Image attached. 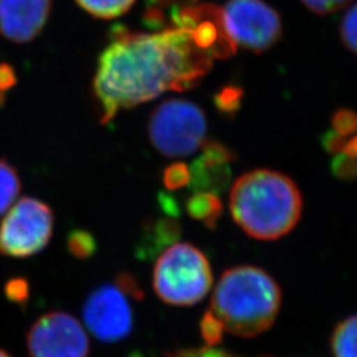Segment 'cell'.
Returning <instances> with one entry per match:
<instances>
[{
	"label": "cell",
	"instance_id": "obj_1",
	"mask_svg": "<svg viewBox=\"0 0 357 357\" xmlns=\"http://www.w3.org/2000/svg\"><path fill=\"white\" fill-rule=\"evenodd\" d=\"M212 60L184 28L171 26L143 33L114 26L93 82L101 123L166 91L197 86L211 70Z\"/></svg>",
	"mask_w": 357,
	"mask_h": 357
},
{
	"label": "cell",
	"instance_id": "obj_2",
	"mask_svg": "<svg viewBox=\"0 0 357 357\" xmlns=\"http://www.w3.org/2000/svg\"><path fill=\"white\" fill-rule=\"evenodd\" d=\"M234 222L250 237L274 241L298 225L303 197L287 175L273 169H255L237 178L229 197Z\"/></svg>",
	"mask_w": 357,
	"mask_h": 357
},
{
	"label": "cell",
	"instance_id": "obj_3",
	"mask_svg": "<svg viewBox=\"0 0 357 357\" xmlns=\"http://www.w3.org/2000/svg\"><path fill=\"white\" fill-rule=\"evenodd\" d=\"M282 305L281 287L262 268L243 265L227 270L211 301V311L230 332L255 337L274 324Z\"/></svg>",
	"mask_w": 357,
	"mask_h": 357
},
{
	"label": "cell",
	"instance_id": "obj_4",
	"mask_svg": "<svg viewBox=\"0 0 357 357\" xmlns=\"http://www.w3.org/2000/svg\"><path fill=\"white\" fill-rule=\"evenodd\" d=\"M153 290L167 305L193 306L203 301L213 284L211 264L191 243L171 245L153 268Z\"/></svg>",
	"mask_w": 357,
	"mask_h": 357
},
{
	"label": "cell",
	"instance_id": "obj_5",
	"mask_svg": "<svg viewBox=\"0 0 357 357\" xmlns=\"http://www.w3.org/2000/svg\"><path fill=\"white\" fill-rule=\"evenodd\" d=\"M149 135L153 147L168 158L190 156L206 139L204 112L185 100H167L150 116Z\"/></svg>",
	"mask_w": 357,
	"mask_h": 357
},
{
	"label": "cell",
	"instance_id": "obj_6",
	"mask_svg": "<svg viewBox=\"0 0 357 357\" xmlns=\"http://www.w3.org/2000/svg\"><path fill=\"white\" fill-rule=\"evenodd\" d=\"M54 217L50 205L20 199L0 224V253L13 258L38 255L51 241Z\"/></svg>",
	"mask_w": 357,
	"mask_h": 357
},
{
	"label": "cell",
	"instance_id": "obj_7",
	"mask_svg": "<svg viewBox=\"0 0 357 357\" xmlns=\"http://www.w3.org/2000/svg\"><path fill=\"white\" fill-rule=\"evenodd\" d=\"M222 16L233 43L255 53L273 48L283 32L280 13L264 0H229Z\"/></svg>",
	"mask_w": 357,
	"mask_h": 357
},
{
	"label": "cell",
	"instance_id": "obj_8",
	"mask_svg": "<svg viewBox=\"0 0 357 357\" xmlns=\"http://www.w3.org/2000/svg\"><path fill=\"white\" fill-rule=\"evenodd\" d=\"M31 357H88L89 337L78 320L64 311L40 317L26 335Z\"/></svg>",
	"mask_w": 357,
	"mask_h": 357
},
{
	"label": "cell",
	"instance_id": "obj_9",
	"mask_svg": "<svg viewBox=\"0 0 357 357\" xmlns=\"http://www.w3.org/2000/svg\"><path fill=\"white\" fill-rule=\"evenodd\" d=\"M172 26L190 32L195 43L212 56L228 59L236 52V44L229 36L222 10L209 3L185 0L171 8Z\"/></svg>",
	"mask_w": 357,
	"mask_h": 357
},
{
	"label": "cell",
	"instance_id": "obj_10",
	"mask_svg": "<svg viewBox=\"0 0 357 357\" xmlns=\"http://www.w3.org/2000/svg\"><path fill=\"white\" fill-rule=\"evenodd\" d=\"M82 318L97 339L115 343L126 339L134 327V312L128 295L116 284H103L90 294Z\"/></svg>",
	"mask_w": 357,
	"mask_h": 357
},
{
	"label": "cell",
	"instance_id": "obj_11",
	"mask_svg": "<svg viewBox=\"0 0 357 357\" xmlns=\"http://www.w3.org/2000/svg\"><path fill=\"white\" fill-rule=\"evenodd\" d=\"M52 0H0V35L17 44L38 38L51 15Z\"/></svg>",
	"mask_w": 357,
	"mask_h": 357
},
{
	"label": "cell",
	"instance_id": "obj_12",
	"mask_svg": "<svg viewBox=\"0 0 357 357\" xmlns=\"http://www.w3.org/2000/svg\"><path fill=\"white\" fill-rule=\"evenodd\" d=\"M190 171L191 180L188 185L195 193L205 192L218 196L227 190L231 178L229 165L208 160L202 155L193 160Z\"/></svg>",
	"mask_w": 357,
	"mask_h": 357
},
{
	"label": "cell",
	"instance_id": "obj_13",
	"mask_svg": "<svg viewBox=\"0 0 357 357\" xmlns=\"http://www.w3.org/2000/svg\"><path fill=\"white\" fill-rule=\"evenodd\" d=\"M180 234L181 227L172 217L151 221L144 227L137 253L142 258L153 257V255L159 253L163 248L176 243Z\"/></svg>",
	"mask_w": 357,
	"mask_h": 357
},
{
	"label": "cell",
	"instance_id": "obj_14",
	"mask_svg": "<svg viewBox=\"0 0 357 357\" xmlns=\"http://www.w3.org/2000/svg\"><path fill=\"white\" fill-rule=\"evenodd\" d=\"M188 215L203 222L209 229H215L220 217L222 215L224 206L217 195L213 193H195L187 202Z\"/></svg>",
	"mask_w": 357,
	"mask_h": 357
},
{
	"label": "cell",
	"instance_id": "obj_15",
	"mask_svg": "<svg viewBox=\"0 0 357 357\" xmlns=\"http://www.w3.org/2000/svg\"><path fill=\"white\" fill-rule=\"evenodd\" d=\"M333 357H357V315L342 320L332 332Z\"/></svg>",
	"mask_w": 357,
	"mask_h": 357
},
{
	"label": "cell",
	"instance_id": "obj_16",
	"mask_svg": "<svg viewBox=\"0 0 357 357\" xmlns=\"http://www.w3.org/2000/svg\"><path fill=\"white\" fill-rule=\"evenodd\" d=\"M22 190L17 171L6 159H0V215L7 212Z\"/></svg>",
	"mask_w": 357,
	"mask_h": 357
},
{
	"label": "cell",
	"instance_id": "obj_17",
	"mask_svg": "<svg viewBox=\"0 0 357 357\" xmlns=\"http://www.w3.org/2000/svg\"><path fill=\"white\" fill-rule=\"evenodd\" d=\"M86 13L100 19H115L128 13L135 0H76Z\"/></svg>",
	"mask_w": 357,
	"mask_h": 357
},
{
	"label": "cell",
	"instance_id": "obj_18",
	"mask_svg": "<svg viewBox=\"0 0 357 357\" xmlns=\"http://www.w3.org/2000/svg\"><path fill=\"white\" fill-rule=\"evenodd\" d=\"M66 248L73 257L78 259H86L97 252V241L89 231L76 229L69 233Z\"/></svg>",
	"mask_w": 357,
	"mask_h": 357
},
{
	"label": "cell",
	"instance_id": "obj_19",
	"mask_svg": "<svg viewBox=\"0 0 357 357\" xmlns=\"http://www.w3.org/2000/svg\"><path fill=\"white\" fill-rule=\"evenodd\" d=\"M191 171L185 163L176 162L167 167L163 172V184L168 191H178L190 184Z\"/></svg>",
	"mask_w": 357,
	"mask_h": 357
},
{
	"label": "cell",
	"instance_id": "obj_20",
	"mask_svg": "<svg viewBox=\"0 0 357 357\" xmlns=\"http://www.w3.org/2000/svg\"><path fill=\"white\" fill-rule=\"evenodd\" d=\"M340 38L345 48L357 56V3L345 13L340 24Z\"/></svg>",
	"mask_w": 357,
	"mask_h": 357
},
{
	"label": "cell",
	"instance_id": "obj_21",
	"mask_svg": "<svg viewBox=\"0 0 357 357\" xmlns=\"http://www.w3.org/2000/svg\"><path fill=\"white\" fill-rule=\"evenodd\" d=\"M224 332L225 327L221 323V320L218 319L212 311H206L200 321V333L205 343L209 347H215L221 343Z\"/></svg>",
	"mask_w": 357,
	"mask_h": 357
},
{
	"label": "cell",
	"instance_id": "obj_22",
	"mask_svg": "<svg viewBox=\"0 0 357 357\" xmlns=\"http://www.w3.org/2000/svg\"><path fill=\"white\" fill-rule=\"evenodd\" d=\"M202 156L208 160L227 165L236 159V153L216 139H205L202 146Z\"/></svg>",
	"mask_w": 357,
	"mask_h": 357
},
{
	"label": "cell",
	"instance_id": "obj_23",
	"mask_svg": "<svg viewBox=\"0 0 357 357\" xmlns=\"http://www.w3.org/2000/svg\"><path fill=\"white\" fill-rule=\"evenodd\" d=\"M243 98V90L238 88H224L221 90L216 97L215 102L217 105V109L224 113V114H234L236 110L240 107Z\"/></svg>",
	"mask_w": 357,
	"mask_h": 357
},
{
	"label": "cell",
	"instance_id": "obj_24",
	"mask_svg": "<svg viewBox=\"0 0 357 357\" xmlns=\"http://www.w3.org/2000/svg\"><path fill=\"white\" fill-rule=\"evenodd\" d=\"M311 13L328 15L347 7L351 0H301Z\"/></svg>",
	"mask_w": 357,
	"mask_h": 357
},
{
	"label": "cell",
	"instance_id": "obj_25",
	"mask_svg": "<svg viewBox=\"0 0 357 357\" xmlns=\"http://www.w3.org/2000/svg\"><path fill=\"white\" fill-rule=\"evenodd\" d=\"M6 294L7 296L15 302V303H26L28 296H29V287L26 280L17 278L8 282L6 286Z\"/></svg>",
	"mask_w": 357,
	"mask_h": 357
},
{
	"label": "cell",
	"instance_id": "obj_26",
	"mask_svg": "<svg viewBox=\"0 0 357 357\" xmlns=\"http://www.w3.org/2000/svg\"><path fill=\"white\" fill-rule=\"evenodd\" d=\"M115 284L123 293L126 294L128 296H131V298H134L137 301H141V299H143V296H144V293L142 291L141 287L138 286V282L135 281V278L131 274H128V273L119 274L116 277Z\"/></svg>",
	"mask_w": 357,
	"mask_h": 357
},
{
	"label": "cell",
	"instance_id": "obj_27",
	"mask_svg": "<svg viewBox=\"0 0 357 357\" xmlns=\"http://www.w3.org/2000/svg\"><path fill=\"white\" fill-rule=\"evenodd\" d=\"M16 84V75L11 65L0 64V91L11 89Z\"/></svg>",
	"mask_w": 357,
	"mask_h": 357
},
{
	"label": "cell",
	"instance_id": "obj_28",
	"mask_svg": "<svg viewBox=\"0 0 357 357\" xmlns=\"http://www.w3.org/2000/svg\"><path fill=\"white\" fill-rule=\"evenodd\" d=\"M175 1L176 0H149L150 8H155V10H159V11H163L166 8H172L176 4Z\"/></svg>",
	"mask_w": 357,
	"mask_h": 357
},
{
	"label": "cell",
	"instance_id": "obj_29",
	"mask_svg": "<svg viewBox=\"0 0 357 357\" xmlns=\"http://www.w3.org/2000/svg\"><path fill=\"white\" fill-rule=\"evenodd\" d=\"M0 357H11L7 352H4V351H0Z\"/></svg>",
	"mask_w": 357,
	"mask_h": 357
},
{
	"label": "cell",
	"instance_id": "obj_30",
	"mask_svg": "<svg viewBox=\"0 0 357 357\" xmlns=\"http://www.w3.org/2000/svg\"><path fill=\"white\" fill-rule=\"evenodd\" d=\"M356 178H357V169H356Z\"/></svg>",
	"mask_w": 357,
	"mask_h": 357
}]
</instances>
